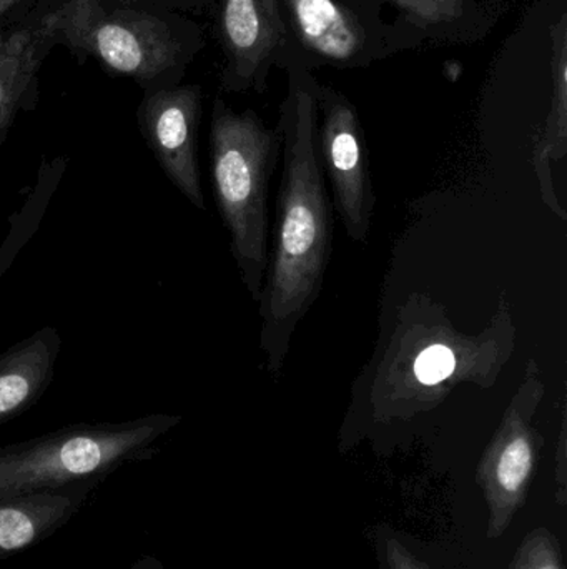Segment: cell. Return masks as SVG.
I'll use <instances>...</instances> for the list:
<instances>
[{
	"label": "cell",
	"instance_id": "obj_4",
	"mask_svg": "<svg viewBox=\"0 0 567 569\" xmlns=\"http://www.w3.org/2000/svg\"><path fill=\"white\" fill-rule=\"evenodd\" d=\"M180 421L153 413L119 423H75L0 447V498L103 483L125 465L150 460L160 438Z\"/></svg>",
	"mask_w": 567,
	"mask_h": 569
},
{
	"label": "cell",
	"instance_id": "obj_19",
	"mask_svg": "<svg viewBox=\"0 0 567 569\" xmlns=\"http://www.w3.org/2000/svg\"><path fill=\"white\" fill-rule=\"evenodd\" d=\"M567 417L566 405L561 408V428H559L558 453H556V480L559 485V503L565 505L566 465H567Z\"/></svg>",
	"mask_w": 567,
	"mask_h": 569
},
{
	"label": "cell",
	"instance_id": "obj_12",
	"mask_svg": "<svg viewBox=\"0 0 567 569\" xmlns=\"http://www.w3.org/2000/svg\"><path fill=\"white\" fill-rule=\"evenodd\" d=\"M553 100L545 127L531 150V166L538 179L541 199L553 216L566 222L567 210L555 186L553 166L567 153V27L566 16L553 29Z\"/></svg>",
	"mask_w": 567,
	"mask_h": 569
},
{
	"label": "cell",
	"instance_id": "obj_5",
	"mask_svg": "<svg viewBox=\"0 0 567 569\" xmlns=\"http://www.w3.org/2000/svg\"><path fill=\"white\" fill-rule=\"evenodd\" d=\"M55 42L135 80L143 92L179 86L190 52L185 23L152 0H62Z\"/></svg>",
	"mask_w": 567,
	"mask_h": 569
},
{
	"label": "cell",
	"instance_id": "obj_9",
	"mask_svg": "<svg viewBox=\"0 0 567 569\" xmlns=\"http://www.w3.org/2000/svg\"><path fill=\"white\" fill-rule=\"evenodd\" d=\"M62 0H39L32 9L0 20V142L20 112L33 109L39 73L55 42Z\"/></svg>",
	"mask_w": 567,
	"mask_h": 569
},
{
	"label": "cell",
	"instance_id": "obj_20",
	"mask_svg": "<svg viewBox=\"0 0 567 569\" xmlns=\"http://www.w3.org/2000/svg\"><path fill=\"white\" fill-rule=\"evenodd\" d=\"M39 0H0V20L19 16L26 10L32 9Z\"/></svg>",
	"mask_w": 567,
	"mask_h": 569
},
{
	"label": "cell",
	"instance_id": "obj_8",
	"mask_svg": "<svg viewBox=\"0 0 567 569\" xmlns=\"http://www.w3.org/2000/svg\"><path fill=\"white\" fill-rule=\"evenodd\" d=\"M202 93L196 86H175L143 92L139 126L160 169L176 190L205 210L199 167V122Z\"/></svg>",
	"mask_w": 567,
	"mask_h": 569
},
{
	"label": "cell",
	"instance_id": "obj_11",
	"mask_svg": "<svg viewBox=\"0 0 567 569\" xmlns=\"http://www.w3.org/2000/svg\"><path fill=\"white\" fill-rule=\"evenodd\" d=\"M62 338L43 327L0 355V425L22 417L55 377Z\"/></svg>",
	"mask_w": 567,
	"mask_h": 569
},
{
	"label": "cell",
	"instance_id": "obj_21",
	"mask_svg": "<svg viewBox=\"0 0 567 569\" xmlns=\"http://www.w3.org/2000/svg\"><path fill=\"white\" fill-rule=\"evenodd\" d=\"M130 569H165V567H163L162 561L156 560L155 557L146 555V557L139 558Z\"/></svg>",
	"mask_w": 567,
	"mask_h": 569
},
{
	"label": "cell",
	"instance_id": "obj_18",
	"mask_svg": "<svg viewBox=\"0 0 567 569\" xmlns=\"http://www.w3.org/2000/svg\"><path fill=\"white\" fill-rule=\"evenodd\" d=\"M383 550H385L386 569H429L398 538L386 537L383 541Z\"/></svg>",
	"mask_w": 567,
	"mask_h": 569
},
{
	"label": "cell",
	"instance_id": "obj_17",
	"mask_svg": "<svg viewBox=\"0 0 567 569\" xmlns=\"http://www.w3.org/2000/svg\"><path fill=\"white\" fill-rule=\"evenodd\" d=\"M405 10L413 20L423 26L453 22L462 17L463 0H386Z\"/></svg>",
	"mask_w": 567,
	"mask_h": 569
},
{
	"label": "cell",
	"instance_id": "obj_1",
	"mask_svg": "<svg viewBox=\"0 0 567 569\" xmlns=\"http://www.w3.org/2000/svg\"><path fill=\"white\" fill-rule=\"evenodd\" d=\"M516 333L505 295L482 331L465 333L445 305L412 293L356 380L353 407L362 405L376 423H392L435 410L462 385L489 390L515 355Z\"/></svg>",
	"mask_w": 567,
	"mask_h": 569
},
{
	"label": "cell",
	"instance_id": "obj_22",
	"mask_svg": "<svg viewBox=\"0 0 567 569\" xmlns=\"http://www.w3.org/2000/svg\"><path fill=\"white\" fill-rule=\"evenodd\" d=\"M152 2L159 3V6H163V7H166V9H169L170 6H180V3L200 2V0H152Z\"/></svg>",
	"mask_w": 567,
	"mask_h": 569
},
{
	"label": "cell",
	"instance_id": "obj_6",
	"mask_svg": "<svg viewBox=\"0 0 567 569\" xmlns=\"http://www.w3.org/2000/svg\"><path fill=\"white\" fill-rule=\"evenodd\" d=\"M545 397V377L531 358L476 468V483L488 505L486 535L489 540L505 535L528 497L529 483L545 447V437L533 425Z\"/></svg>",
	"mask_w": 567,
	"mask_h": 569
},
{
	"label": "cell",
	"instance_id": "obj_14",
	"mask_svg": "<svg viewBox=\"0 0 567 569\" xmlns=\"http://www.w3.org/2000/svg\"><path fill=\"white\" fill-rule=\"evenodd\" d=\"M303 42L326 59L346 62L363 47L356 17L335 0H286Z\"/></svg>",
	"mask_w": 567,
	"mask_h": 569
},
{
	"label": "cell",
	"instance_id": "obj_3",
	"mask_svg": "<svg viewBox=\"0 0 567 569\" xmlns=\"http://www.w3.org/2000/svg\"><path fill=\"white\" fill-rule=\"evenodd\" d=\"M282 157V133L255 112L236 113L216 102L210 129L213 193L230 250L252 300L259 301L269 270V193Z\"/></svg>",
	"mask_w": 567,
	"mask_h": 569
},
{
	"label": "cell",
	"instance_id": "obj_10",
	"mask_svg": "<svg viewBox=\"0 0 567 569\" xmlns=\"http://www.w3.org/2000/svg\"><path fill=\"white\" fill-rule=\"evenodd\" d=\"M100 485L89 481L65 490L0 498V560L37 547L62 530L85 508Z\"/></svg>",
	"mask_w": 567,
	"mask_h": 569
},
{
	"label": "cell",
	"instance_id": "obj_2",
	"mask_svg": "<svg viewBox=\"0 0 567 569\" xmlns=\"http://www.w3.org/2000/svg\"><path fill=\"white\" fill-rule=\"evenodd\" d=\"M282 176L260 295V348L279 378L303 318L322 293L333 250V203L316 147V100L292 93L282 109Z\"/></svg>",
	"mask_w": 567,
	"mask_h": 569
},
{
	"label": "cell",
	"instance_id": "obj_13",
	"mask_svg": "<svg viewBox=\"0 0 567 569\" xmlns=\"http://www.w3.org/2000/svg\"><path fill=\"white\" fill-rule=\"evenodd\" d=\"M220 22L223 42L242 79H250L285 36L276 0H222Z\"/></svg>",
	"mask_w": 567,
	"mask_h": 569
},
{
	"label": "cell",
	"instance_id": "obj_16",
	"mask_svg": "<svg viewBox=\"0 0 567 569\" xmlns=\"http://www.w3.org/2000/svg\"><path fill=\"white\" fill-rule=\"evenodd\" d=\"M508 569H565L561 543L548 528H536L522 541Z\"/></svg>",
	"mask_w": 567,
	"mask_h": 569
},
{
	"label": "cell",
	"instance_id": "obj_7",
	"mask_svg": "<svg viewBox=\"0 0 567 569\" xmlns=\"http://www.w3.org/2000/svg\"><path fill=\"white\" fill-rule=\"evenodd\" d=\"M320 163L330 183L333 212L346 236L360 246L372 233L376 196L373 189L369 152L355 109L342 97L323 106V122L316 130Z\"/></svg>",
	"mask_w": 567,
	"mask_h": 569
},
{
	"label": "cell",
	"instance_id": "obj_15",
	"mask_svg": "<svg viewBox=\"0 0 567 569\" xmlns=\"http://www.w3.org/2000/svg\"><path fill=\"white\" fill-rule=\"evenodd\" d=\"M67 167L69 166L65 157H55L40 163L36 183L20 209L10 217L9 230L6 239L0 243V279L13 266L23 247L39 232Z\"/></svg>",
	"mask_w": 567,
	"mask_h": 569
}]
</instances>
